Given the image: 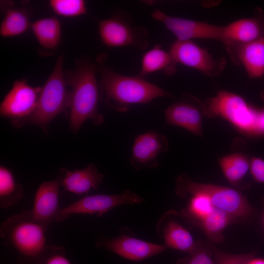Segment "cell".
I'll return each mask as SVG.
<instances>
[{
	"label": "cell",
	"instance_id": "cell-6",
	"mask_svg": "<svg viewBox=\"0 0 264 264\" xmlns=\"http://www.w3.org/2000/svg\"><path fill=\"white\" fill-rule=\"evenodd\" d=\"M175 192L177 196L184 198L193 194L204 195L214 207L239 220L249 219L254 213L253 207L240 191L227 187L195 182L186 174H181L176 179Z\"/></svg>",
	"mask_w": 264,
	"mask_h": 264
},
{
	"label": "cell",
	"instance_id": "cell-27",
	"mask_svg": "<svg viewBox=\"0 0 264 264\" xmlns=\"http://www.w3.org/2000/svg\"><path fill=\"white\" fill-rule=\"evenodd\" d=\"M49 4L53 12L60 16L72 18L87 14L83 0H50Z\"/></svg>",
	"mask_w": 264,
	"mask_h": 264
},
{
	"label": "cell",
	"instance_id": "cell-26",
	"mask_svg": "<svg viewBox=\"0 0 264 264\" xmlns=\"http://www.w3.org/2000/svg\"><path fill=\"white\" fill-rule=\"evenodd\" d=\"M188 196H191L189 202L179 213L180 216L185 221L196 226L211 212L214 206L208 197L204 195L196 193L185 198Z\"/></svg>",
	"mask_w": 264,
	"mask_h": 264
},
{
	"label": "cell",
	"instance_id": "cell-23",
	"mask_svg": "<svg viewBox=\"0 0 264 264\" xmlns=\"http://www.w3.org/2000/svg\"><path fill=\"white\" fill-rule=\"evenodd\" d=\"M176 64L169 52L163 50L160 45L156 44L143 55L141 69L138 75L144 78L150 73L162 71L167 75H172L176 72Z\"/></svg>",
	"mask_w": 264,
	"mask_h": 264
},
{
	"label": "cell",
	"instance_id": "cell-10",
	"mask_svg": "<svg viewBox=\"0 0 264 264\" xmlns=\"http://www.w3.org/2000/svg\"><path fill=\"white\" fill-rule=\"evenodd\" d=\"M151 16L154 20L163 23L178 40L209 39L219 40L224 43V26L170 16L157 9L153 11Z\"/></svg>",
	"mask_w": 264,
	"mask_h": 264
},
{
	"label": "cell",
	"instance_id": "cell-21",
	"mask_svg": "<svg viewBox=\"0 0 264 264\" xmlns=\"http://www.w3.org/2000/svg\"><path fill=\"white\" fill-rule=\"evenodd\" d=\"M30 29L41 47L53 51L59 45L61 39V25L55 16L38 19L31 23Z\"/></svg>",
	"mask_w": 264,
	"mask_h": 264
},
{
	"label": "cell",
	"instance_id": "cell-33",
	"mask_svg": "<svg viewBox=\"0 0 264 264\" xmlns=\"http://www.w3.org/2000/svg\"><path fill=\"white\" fill-rule=\"evenodd\" d=\"M262 221H263V223L264 226V212L263 213V216H262Z\"/></svg>",
	"mask_w": 264,
	"mask_h": 264
},
{
	"label": "cell",
	"instance_id": "cell-4",
	"mask_svg": "<svg viewBox=\"0 0 264 264\" xmlns=\"http://www.w3.org/2000/svg\"><path fill=\"white\" fill-rule=\"evenodd\" d=\"M63 64L64 57L60 56L42 87L34 110L22 122L21 127L25 124L36 125L46 134L50 122L60 114L69 110L71 93L67 89Z\"/></svg>",
	"mask_w": 264,
	"mask_h": 264
},
{
	"label": "cell",
	"instance_id": "cell-16",
	"mask_svg": "<svg viewBox=\"0 0 264 264\" xmlns=\"http://www.w3.org/2000/svg\"><path fill=\"white\" fill-rule=\"evenodd\" d=\"M179 213L175 210L165 212L155 225L158 236L166 248H171L190 254L197 248V242L177 220Z\"/></svg>",
	"mask_w": 264,
	"mask_h": 264
},
{
	"label": "cell",
	"instance_id": "cell-24",
	"mask_svg": "<svg viewBox=\"0 0 264 264\" xmlns=\"http://www.w3.org/2000/svg\"><path fill=\"white\" fill-rule=\"evenodd\" d=\"M22 186L17 182L12 172L7 167L0 166V207L6 208L19 202L22 198Z\"/></svg>",
	"mask_w": 264,
	"mask_h": 264
},
{
	"label": "cell",
	"instance_id": "cell-22",
	"mask_svg": "<svg viewBox=\"0 0 264 264\" xmlns=\"http://www.w3.org/2000/svg\"><path fill=\"white\" fill-rule=\"evenodd\" d=\"M239 219L233 215L214 207L211 212L197 224L207 238L214 243L224 241L223 231L230 224L237 222Z\"/></svg>",
	"mask_w": 264,
	"mask_h": 264
},
{
	"label": "cell",
	"instance_id": "cell-15",
	"mask_svg": "<svg viewBox=\"0 0 264 264\" xmlns=\"http://www.w3.org/2000/svg\"><path fill=\"white\" fill-rule=\"evenodd\" d=\"M164 114L166 124L179 126L202 136V102L192 94L184 93L179 101L164 110Z\"/></svg>",
	"mask_w": 264,
	"mask_h": 264
},
{
	"label": "cell",
	"instance_id": "cell-19",
	"mask_svg": "<svg viewBox=\"0 0 264 264\" xmlns=\"http://www.w3.org/2000/svg\"><path fill=\"white\" fill-rule=\"evenodd\" d=\"M0 9L4 13L0 25V34L2 37L19 36L30 28V19L33 8L29 5L16 7L11 1L1 0Z\"/></svg>",
	"mask_w": 264,
	"mask_h": 264
},
{
	"label": "cell",
	"instance_id": "cell-14",
	"mask_svg": "<svg viewBox=\"0 0 264 264\" xmlns=\"http://www.w3.org/2000/svg\"><path fill=\"white\" fill-rule=\"evenodd\" d=\"M169 148L167 137L155 131H147L134 138L129 162L137 171L157 167L159 156Z\"/></svg>",
	"mask_w": 264,
	"mask_h": 264
},
{
	"label": "cell",
	"instance_id": "cell-12",
	"mask_svg": "<svg viewBox=\"0 0 264 264\" xmlns=\"http://www.w3.org/2000/svg\"><path fill=\"white\" fill-rule=\"evenodd\" d=\"M96 246L133 261L144 260L162 253L166 249L164 244L146 242L124 234L112 238H108L104 234H100L96 238Z\"/></svg>",
	"mask_w": 264,
	"mask_h": 264
},
{
	"label": "cell",
	"instance_id": "cell-29",
	"mask_svg": "<svg viewBox=\"0 0 264 264\" xmlns=\"http://www.w3.org/2000/svg\"><path fill=\"white\" fill-rule=\"evenodd\" d=\"M216 264H246L254 257V252L234 254L222 251L213 245H210Z\"/></svg>",
	"mask_w": 264,
	"mask_h": 264
},
{
	"label": "cell",
	"instance_id": "cell-28",
	"mask_svg": "<svg viewBox=\"0 0 264 264\" xmlns=\"http://www.w3.org/2000/svg\"><path fill=\"white\" fill-rule=\"evenodd\" d=\"M197 243V248L193 252L178 259L174 264H216L210 245L206 246L200 242Z\"/></svg>",
	"mask_w": 264,
	"mask_h": 264
},
{
	"label": "cell",
	"instance_id": "cell-5",
	"mask_svg": "<svg viewBox=\"0 0 264 264\" xmlns=\"http://www.w3.org/2000/svg\"><path fill=\"white\" fill-rule=\"evenodd\" d=\"M202 110L206 117H221L243 132L264 134V110L253 109L235 93L220 91L202 103Z\"/></svg>",
	"mask_w": 264,
	"mask_h": 264
},
{
	"label": "cell",
	"instance_id": "cell-8",
	"mask_svg": "<svg viewBox=\"0 0 264 264\" xmlns=\"http://www.w3.org/2000/svg\"><path fill=\"white\" fill-rule=\"evenodd\" d=\"M41 89L42 87H32L25 79L15 81L0 103V116L11 120L13 127L20 128L34 110Z\"/></svg>",
	"mask_w": 264,
	"mask_h": 264
},
{
	"label": "cell",
	"instance_id": "cell-7",
	"mask_svg": "<svg viewBox=\"0 0 264 264\" xmlns=\"http://www.w3.org/2000/svg\"><path fill=\"white\" fill-rule=\"evenodd\" d=\"M98 23L100 40L108 47L131 46L144 49L149 45L147 29L135 25L124 11H117L110 18L98 20Z\"/></svg>",
	"mask_w": 264,
	"mask_h": 264
},
{
	"label": "cell",
	"instance_id": "cell-32",
	"mask_svg": "<svg viewBox=\"0 0 264 264\" xmlns=\"http://www.w3.org/2000/svg\"><path fill=\"white\" fill-rule=\"evenodd\" d=\"M246 264H264V259L256 258L253 257L247 262Z\"/></svg>",
	"mask_w": 264,
	"mask_h": 264
},
{
	"label": "cell",
	"instance_id": "cell-34",
	"mask_svg": "<svg viewBox=\"0 0 264 264\" xmlns=\"http://www.w3.org/2000/svg\"><path fill=\"white\" fill-rule=\"evenodd\" d=\"M261 97L262 99H263V100L264 101V92H262Z\"/></svg>",
	"mask_w": 264,
	"mask_h": 264
},
{
	"label": "cell",
	"instance_id": "cell-25",
	"mask_svg": "<svg viewBox=\"0 0 264 264\" xmlns=\"http://www.w3.org/2000/svg\"><path fill=\"white\" fill-rule=\"evenodd\" d=\"M224 176L230 184L237 185L250 169V160L241 153L226 155L219 159Z\"/></svg>",
	"mask_w": 264,
	"mask_h": 264
},
{
	"label": "cell",
	"instance_id": "cell-17",
	"mask_svg": "<svg viewBox=\"0 0 264 264\" xmlns=\"http://www.w3.org/2000/svg\"><path fill=\"white\" fill-rule=\"evenodd\" d=\"M234 63L241 64L250 78L264 75V37L245 43H233L226 46Z\"/></svg>",
	"mask_w": 264,
	"mask_h": 264
},
{
	"label": "cell",
	"instance_id": "cell-1",
	"mask_svg": "<svg viewBox=\"0 0 264 264\" xmlns=\"http://www.w3.org/2000/svg\"><path fill=\"white\" fill-rule=\"evenodd\" d=\"M108 55L98 54L95 59L100 98L110 109L119 112L129 110L137 104L148 103L158 97H173L172 94L138 75L119 74L108 65Z\"/></svg>",
	"mask_w": 264,
	"mask_h": 264
},
{
	"label": "cell",
	"instance_id": "cell-11",
	"mask_svg": "<svg viewBox=\"0 0 264 264\" xmlns=\"http://www.w3.org/2000/svg\"><path fill=\"white\" fill-rule=\"evenodd\" d=\"M145 199L127 189L117 194H96L86 196L68 206L62 208L63 213L83 214L101 216L114 208L124 204H139Z\"/></svg>",
	"mask_w": 264,
	"mask_h": 264
},
{
	"label": "cell",
	"instance_id": "cell-13",
	"mask_svg": "<svg viewBox=\"0 0 264 264\" xmlns=\"http://www.w3.org/2000/svg\"><path fill=\"white\" fill-rule=\"evenodd\" d=\"M61 185L58 176L41 184L35 195L33 208L30 209L32 217L46 229L52 222H61L69 217L63 213L59 205Z\"/></svg>",
	"mask_w": 264,
	"mask_h": 264
},
{
	"label": "cell",
	"instance_id": "cell-9",
	"mask_svg": "<svg viewBox=\"0 0 264 264\" xmlns=\"http://www.w3.org/2000/svg\"><path fill=\"white\" fill-rule=\"evenodd\" d=\"M169 52L176 63L197 69L209 77L220 75L226 65L223 57L214 56L192 40H177L171 45Z\"/></svg>",
	"mask_w": 264,
	"mask_h": 264
},
{
	"label": "cell",
	"instance_id": "cell-2",
	"mask_svg": "<svg viewBox=\"0 0 264 264\" xmlns=\"http://www.w3.org/2000/svg\"><path fill=\"white\" fill-rule=\"evenodd\" d=\"M96 72L95 62L86 56L77 59L74 69L65 72L66 85L71 88L69 127L73 133H76L87 120L96 126L104 122L98 110L101 98Z\"/></svg>",
	"mask_w": 264,
	"mask_h": 264
},
{
	"label": "cell",
	"instance_id": "cell-18",
	"mask_svg": "<svg viewBox=\"0 0 264 264\" xmlns=\"http://www.w3.org/2000/svg\"><path fill=\"white\" fill-rule=\"evenodd\" d=\"M104 176L92 163L83 169L72 171L62 168L59 176L65 190L78 196L88 194L91 189H97Z\"/></svg>",
	"mask_w": 264,
	"mask_h": 264
},
{
	"label": "cell",
	"instance_id": "cell-31",
	"mask_svg": "<svg viewBox=\"0 0 264 264\" xmlns=\"http://www.w3.org/2000/svg\"><path fill=\"white\" fill-rule=\"evenodd\" d=\"M250 171L253 179L257 182L264 184V160L252 157L250 160Z\"/></svg>",
	"mask_w": 264,
	"mask_h": 264
},
{
	"label": "cell",
	"instance_id": "cell-20",
	"mask_svg": "<svg viewBox=\"0 0 264 264\" xmlns=\"http://www.w3.org/2000/svg\"><path fill=\"white\" fill-rule=\"evenodd\" d=\"M264 37V17L262 13L254 17L242 19L224 26V44L245 43Z\"/></svg>",
	"mask_w": 264,
	"mask_h": 264
},
{
	"label": "cell",
	"instance_id": "cell-30",
	"mask_svg": "<svg viewBox=\"0 0 264 264\" xmlns=\"http://www.w3.org/2000/svg\"><path fill=\"white\" fill-rule=\"evenodd\" d=\"M35 264H71L66 257L63 246L50 245L43 257Z\"/></svg>",
	"mask_w": 264,
	"mask_h": 264
},
{
	"label": "cell",
	"instance_id": "cell-3",
	"mask_svg": "<svg viewBox=\"0 0 264 264\" xmlns=\"http://www.w3.org/2000/svg\"><path fill=\"white\" fill-rule=\"evenodd\" d=\"M47 229L35 221L30 210L10 216L0 225V235L4 245L18 254L19 264H35L47 250Z\"/></svg>",
	"mask_w": 264,
	"mask_h": 264
}]
</instances>
